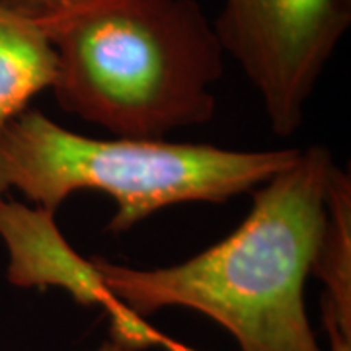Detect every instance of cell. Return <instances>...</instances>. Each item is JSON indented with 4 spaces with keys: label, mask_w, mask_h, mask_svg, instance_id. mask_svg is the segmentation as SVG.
Segmentation results:
<instances>
[{
    "label": "cell",
    "mask_w": 351,
    "mask_h": 351,
    "mask_svg": "<svg viewBox=\"0 0 351 351\" xmlns=\"http://www.w3.org/2000/svg\"><path fill=\"white\" fill-rule=\"evenodd\" d=\"M334 158L322 145L252 191L246 219L186 262L133 267L92 258L106 289L138 318L164 308L205 314L240 351H324L304 304L326 223Z\"/></svg>",
    "instance_id": "obj_1"
},
{
    "label": "cell",
    "mask_w": 351,
    "mask_h": 351,
    "mask_svg": "<svg viewBox=\"0 0 351 351\" xmlns=\"http://www.w3.org/2000/svg\"><path fill=\"white\" fill-rule=\"evenodd\" d=\"M41 24L63 112L147 141L215 117L225 51L195 0H96Z\"/></svg>",
    "instance_id": "obj_2"
},
{
    "label": "cell",
    "mask_w": 351,
    "mask_h": 351,
    "mask_svg": "<svg viewBox=\"0 0 351 351\" xmlns=\"http://www.w3.org/2000/svg\"><path fill=\"white\" fill-rule=\"evenodd\" d=\"M299 154L301 149L88 137L27 108L0 123V195L18 191L29 205L57 213L76 191H100L115 201L108 232L125 234L166 207L250 193Z\"/></svg>",
    "instance_id": "obj_3"
},
{
    "label": "cell",
    "mask_w": 351,
    "mask_h": 351,
    "mask_svg": "<svg viewBox=\"0 0 351 351\" xmlns=\"http://www.w3.org/2000/svg\"><path fill=\"white\" fill-rule=\"evenodd\" d=\"M351 22V0H225L213 22L256 88L271 131L289 137Z\"/></svg>",
    "instance_id": "obj_4"
},
{
    "label": "cell",
    "mask_w": 351,
    "mask_h": 351,
    "mask_svg": "<svg viewBox=\"0 0 351 351\" xmlns=\"http://www.w3.org/2000/svg\"><path fill=\"white\" fill-rule=\"evenodd\" d=\"M0 240L8 252L6 279L20 289H63L82 306H100L110 318V338L129 351L160 343L162 334L110 295L92 258L69 244L55 213L0 195Z\"/></svg>",
    "instance_id": "obj_5"
},
{
    "label": "cell",
    "mask_w": 351,
    "mask_h": 351,
    "mask_svg": "<svg viewBox=\"0 0 351 351\" xmlns=\"http://www.w3.org/2000/svg\"><path fill=\"white\" fill-rule=\"evenodd\" d=\"M55 78V51L39 20L0 2V123L29 108Z\"/></svg>",
    "instance_id": "obj_6"
},
{
    "label": "cell",
    "mask_w": 351,
    "mask_h": 351,
    "mask_svg": "<svg viewBox=\"0 0 351 351\" xmlns=\"http://www.w3.org/2000/svg\"><path fill=\"white\" fill-rule=\"evenodd\" d=\"M313 276L322 283V314L351 334V180L338 164L328 180L326 223Z\"/></svg>",
    "instance_id": "obj_7"
},
{
    "label": "cell",
    "mask_w": 351,
    "mask_h": 351,
    "mask_svg": "<svg viewBox=\"0 0 351 351\" xmlns=\"http://www.w3.org/2000/svg\"><path fill=\"white\" fill-rule=\"evenodd\" d=\"M0 2L16 12L24 14L27 18L43 22L49 18H57L61 14L78 10L96 0H0Z\"/></svg>",
    "instance_id": "obj_8"
},
{
    "label": "cell",
    "mask_w": 351,
    "mask_h": 351,
    "mask_svg": "<svg viewBox=\"0 0 351 351\" xmlns=\"http://www.w3.org/2000/svg\"><path fill=\"white\" fill-rule=\"evenodd\" d=\"M322 322L328 334V351H351V334H346L330 316L322 314Z\"/></svg>",
    "instance_id": "obj_9"
},
{
    "label": "cell",
    "mask_w": 351,
    "mask_h": 351,
    "mask_svg": "<svg viewBox=\"0 0 351 351\" xmlns=\"http://www.w3.org/2000/svg\"><path fill=\"white\" fill-rule=\"evenodd\" d=\"M158 348H162L166 351H199V350H193V348H189L186 343H182V341H178V339L168 338V336H164L160 338V343H158Z\"/></svg>",
    "instance_id": "obj_10"
},
{
    "label": "cell",
    "mask_w": 351,
    "mask_h": 351,
    "mask_svg": "<svg viewBox=\"0 0 351 351\" xmlns=\"http://www.w3.org/2000/svg\"><path fill=\"white\" fill-rule=\"evenodd\" d=\"M92 351H129V350H125V348H123L121 343H117L115 339L108 338L106 341H101L96 350H92Z\"/></svg>",
    "instance_id": "obj_11"
}]
</instances>
